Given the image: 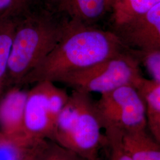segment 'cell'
<instances>
[{"label":"cell","mask_w":160,"mask_h":160,"mask_svg":"<svg viewBox=\"0 0 160 160\" xmlns=\"http://www.w3.org/2000/svg\"><path fill=\"white\" fill-rule=\"evenodd\" d=\"M126 51L114 31L72 21L67 32L46 57L22 80L19 86L61 77L90 67Z\"/></svg>","instance_id":"1"},{"label":"cell","mask_w":160,"mask_h":160,"mask_svg":"<svg viewBox=\"0 0 160 160\" xmlns=\"http://www.w3.org/2000/svg\"><path fill=\"white\" fill-rule=\"evenodd\" d=\"M72 21L51 6L32 0L17 17L12 51L4 80L19 86L26 75L54 49Z\"/></svg>","instance_id":"2"},{"label":"cell","mask_w":160,"mask_h":160,"mask_svg":"<svg viewBox=\"0 0 160 160\" xmlns=\"http://www.w3.org/2000/svg\"><path fill=\"white\" fill-rule=\"evenodd\" d=\"M102 118L88 93L75 90L58 116L53 136L61 147L85 160H98L108 146Z\"/></svg>","instance_id":"3"},{"label":"cell","mask_w":160,"mask_h":160,"mask_svg":"<svg viewBox=\"0 0 160 160\" xmlns=\"http://www.w3.org/2000/svg\"><path fill=\"white\" fill-rule=\"evenodd\" d=\"M139 65L126 50L90 67L64 75L56 82L71 86L75 90L102 94L122 86L136 87L142 77Z\"/></svg>","instance_id":"4"},{"label":"cell","mask_w":160,"mask_h":160,"mask_svg":"<svg viewBox=\"0 0 160 160\" xmlns=\"http://www.w3.org/2000/svg\"><path fill=\"white\" fill-rule=\"evenodd\" d=\"M104 126L122 132L146 129L147 110L135 86H122L101 94L96 103Z\"/></svg>","instance_id":"5"},{"label":"cell","mask_w":160,"mask_h":160,"mask_svg":"<svg viewBox=\"0 0 160 160\" xmlns=\"http://www.w3.org/2000/svg\"><path fill=\"white\" fill-rule=\"evenodd\" d=\"M52 81H43L28 92L24 110V132L32 141L53 136L56 122L52 115L49 91Z\"/></svg>","instance_id":"6"},{"label":"cell","mask_w":160,"mask_h":160,"mask_svg":"<svg viewBox=\"0 0 160 160\" xmlns=\"http://www.w3.org/2000/svg\"><path fill=\"white\" fill-rule=\"evenodd\" d=\"M113 31L126 49L160 50V2Z\"/></svg>","instance_id":"7"},{"label":"cell","mask_w":160,"mask_h":160,"mask_svg":"<svg viewBox=\"0 0 160 160\" xmlns=\"http://www.w3.org/2000/svg\"><path fill=\"white\" fill-rule=\"evenodd\" d=\"M27 97L28 92L15 87L7 93L0 103V125L4 135L28 138L24 132V110Z\"/></svg>","instance_id":"8"},{"label":"cell","mask_w":160,"mask_h":160,"mask_svg":"<svg viewBox=\"0 0 160 160\" xmlns=\"http://www.w3.org/2000/svg\"><path fill=\"white\" fill-rule=\"evenodd\" d=\"M45 4L72 21L87 26H93L108 10L106 0H49Z\"/></svg>","instance_id":"9"},{"label":"cell","mask_w":160,"mask_h":160,"mask_svg":"<svg viewBox=\"0 0 160 160\" xmlns=\"http://www.w3.org/2000/svg\"><path fill=\"white\" fill-rule=\"evenodd\" d=\"M121 132V142L133 160H160V145L146 129Z\"/></svg>","instance_id":"10"},{"label":"cell","mask_w":160,"mask_h":160,"mask_svg":"<svg viewBox=\"0 0 160 160\" xmlns=\"http://www.w3.org/2000/svg\"><path fill=\"white\" fill-rule=\"evenodd\" d=\"M160 2V0H115L112 6L114 29L146 13Z\"/></svg>","instance_id":"11"},{"label":"cell","mask_w":160,"mask_h":160,"mask_svg":"<svg viewBox=\"0 0 160 160\" xmlns=\"http://www.w3.org/2000/svg\"><path fill=\"white\" fill-rule=\"evenodd\" d=\"M17 17L0 20V80L4 78L7 71L16 32Z\"/></svg>","instance_id":"12"},{"label":"cell","mask_w":160,"mask_h":160,"mask_svg":"<svg viewBox=\"0 0 160 160\" xmlns=\"http://www.w3.org/2000/svg\"><path fill=\"white\" fill-rule=\"evenodd\" d=\"M34 142L26 138L0 136V160H21Z\"/></svg>","instance_id":"13"},{"label":"cell","mask_w":160,"mask_h":160,"mask_svg":"<svg viewBox=\"0 0 160 160\" xmlns=\"http://www.w3.org/2000/svg\"><path fill=\"white\" fill-rule=\"evenodd\" d=\"M135 87L143 98L147 113L160 114V82L142 77Z\"/></svg>","instance_id":"14"},{"label":"cell","mask_w":160,"mask_h":160,"mask_svg":"<svg viewBox=\"0 0 160 160\" xmlns=\"http://www.w3.org/2000/svg\"><path fill=\"white\" fill-rule=\"evenodd\" d=\"M147 69L152 80L160 82V50L137 51L127 49Z\"/></svg>","instance_id":"15"},{"label":"cell","mask_w":160,"mask_h":160,"mask_svg":"<svg viewBox=\"0 0 160 160\" xmlns=\"http://www.w3.org/2000/svg\"><path fill=\"white\" fill-rule=\"evenodd\" d=\"M35 155L36 160H79L80 157L61 146L53 147L51 148L41 142L36 148Z\"/></svg>","instance_id":"16"},{"label":"cell","mask_w":160,"mask_h":160,"mask_svg":"<svg viewBox=\"0 0 160 160\" xmlns=\"http://www.w3.org/2000/svg\"><path fill=\"white\" fill-rule=\"evenodd\" d=\"M110 151L109 160H133L121 142L120 130L112 127H105Z\"/></svg>","instance_id":"17"},{"label":"cell","mask_w":160,"mask_h":160,"mask_svg":"<svg viewBox=\"0 0 160 160\" xmlns=\"http://www.w3.org/2000/svg\"><path fill=\"white\" fill-rule=\"evenodd\" d=\"M32 0H0V20L17 17Z\"/></svg>","instance_id":"18"},{"label":"cell","mask_w":160,"mask_h":160,"mask_svg":"<svg viewBox=\"0 0 160 160\" xmlns=\"http://www.w3.org/2000/svg\"><path fill=\"white\" fill-rule=\"evenodd\" d=\"M147 126L152 137L160 145V114L147 113Z\"/></svg>","instance_id":"19"},{"label":"cell","mask_w":160,"mask_h":160,"mask_svg":"<svg viewBox=\"0 0 160 160\" xmlns=\"http://www.w3.org/2000/svg\"><path fill=\"white\" fill-rule=\"evenodd\" d=\"M21 160H36L33 146H30L26 154Z\"/></svg>","instance_id":"20"},{"label":"cell","mask_w":160,"mask_h":160,"mask_svg":"<svg viewBox=\"0 0 160 160\" xmlns=\"http://www.w3.org/2000/svg\"><path fill=\"white\" fill-rule=\"evenodd\" d=\"M115 0H106V6L108 9L112 7V6L113 5V2Z\"/></svg>","instance_id":"21"},{"label":"cell","mask_w":160,"mask_h":160,"mask_svg":"<svg viewBox=\"0 0 160 160\" xmlns=\"http://www.w3.org/2000/svg\"><path fill=\"white\" fill-rule=\"evenodd\" d=\"M37 1H41V2H48L49 0H37Z\"/></svg>","instance_id":"22"}]
</instances>
